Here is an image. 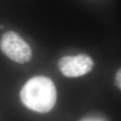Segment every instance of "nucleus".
Wrapping results in <instances>:
<instances>
[{
	"label": "nucleus",
	"mask_w": 121,
	"mask_h": 121,
	"mask_svg": "<svg viewBox=\"0 0 121 121\" xmlns=\"http://www.w3.org/2000/svg\"><path fill=\"white\" fill-rule=\"evenodd\" d=\"M20 97L28 108L46 113L52 110L56 104L57 91L51 79L39 76L26 82L21 90Z\"/></svg>",
	"instance_id": "obj_1"
},
{
	"label": "nucleus",
	"mask_w": 121,
	"mask_h": 121,
	"mask_svg": "<svg viewBox=\"0 0 121 121\" xmlns=\"http://www.w3.org/2000/svg\"><path fill=\"white\" fill-rule=\"evenodd\" d=\"M0 49L10 60L20 64L30 61L32 57V51L29 45L15 31H9L2 35Z\"/></svg>",
	"instance_id": "obj_2"
},
{
	"label": "nucleus",
	"mask_w": 121,
	"mask_h": 121,
	"mask_svg": "<svg viewBox=\"0 0 121 121\" xmlns=\"http://www.w3.org/2000/svg\"><path fill=\"white\" fill-rule=\"evenodd\" d=\"M61 73L66 77H79L90 72L94 67V60L87 54H78L76 56H65L57 63Z\"/></svg>",
	"instance_id": "obj_3"
},
{
	"label": "nucleus",
	"mask_w": 121,
	"mask_h": 121,
	"mask_svg": "<svg viewBox=\"0 0 121 121\" xmlns=\"http://www.w3.org/2000/svg\"><path fill=\"white\" fill-rule=\"evenodd\" d=\"M115 85L121 91V69H118V71L116 73L115 79H114Z\"/></svg>",
	"instance_id": "obj_4"
},
{
	"label": "nucleus",
	"mask_w": 121,
	"mask_h": 121,
	"mask_svg": "<svg viewBox=\"0 0 121 121\" xmlns=\"http://www.w3.org/2000/svg\"><path fill=\"white\" fill-rule=\"evenodd\" d=\"M89 121H94V120H89Z\"/></svg>",
	"instance_id": "obj_5"
}]
</instances>
